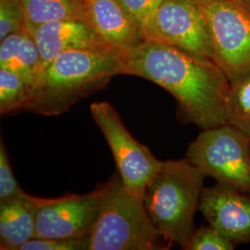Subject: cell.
Here are the masks:
<instances>
[{"label": "cell", "mask_w": 250, "mask_h": 250, "mask_svg": "<svg viewBox=\"0 0 250 250\" xmlns=\"http://www.w3.org/2000/svg\"><path fill=\"white\" fill-rule=\"evenodd\" d=\"M153 40L213 61L208 20L201 6L192 0H164L157 14Z\"/></svg>", "instance_id": "cell-9"}, {"label": "cell", "mask_w": 250, "mask_h": 250, "mask_svg": "<svg viewBox=\"0 0 250 250\" xmlns=\"http://www.w3.org/2000/svg\"><path fill=\"white\" fill-rule=\"evenodd\" d=\"M15 178L5 145L0 143V203L24 195Z\"/></svg>", "instance_id": "cell-21"}, {"label": "cell", "mask_w": 250, "mask_h": 250, "mask_svg": "<svg viewBox=\"0 0 250 250\" xmlns=\"http://www.w3.org/2000/svg\"><path fill=\"white\" fill-rule=\"evenodd\" d=\"M210 30L213 62L230 83L250 77V5L218 0L200 5Z\"/></svg>", "instance_id": "cell-6"}, {"label": "cell", "mask_w": 250, "mask_h": 250, "mask_svg": "<svg viewBox=\"0 0 250 250\" xmlns=\"http://www.w3.org/2000/svg\"><path fill=\"white\" fill-rule=\"evenodd\" d=\"M122 52L79 49L61 54L38 73L21 111L45 116L65 113L124 74Z\"/></svg>", "instance_id": "cell-2"}, {"label": "cell", "mask_w": 250, "mask_h": 250, "mask_svg": "<svg viewBox=\"0 0 250 250\" xmlns=\"http://www.w3.org/2000/svg\"><path fill=\"white\" fill-rule=\"evenodd\" d=\"M192 1L196 2L198 5H206V4L215 2V1H218V0H192Z\"/></svg>", "instance_id": "cell-23"}, {"label": "cell", "mask_w": 250, "mask_h": 250, "mask_svg": "<svg viewBox=\"0 0 250 250\" xmlns=\"http://www.w3.org/2000/svg\"><path fill=\"white\" fill-rule=\"evenodd\" d=\"M104 184L84 195L37 197L35 237L73 239L89 236L99 216Z\"/></svg>", "instance_id": "cell-8"}, {"label": "cell", "mask_w": 250, "mask_h": 250, "mask_svg": "<svg viewBox=\"0 0 250 250\" xmlns=\"http://www.w3.org/2000/svg\"><path fill=\"white\" fill-rule=\"evenodd\" d=\"M236 246L215 227L201 226L195 229L183 250H233Z\"/></svg>", "instance_id": "cell-19"}, {"label": "cell", "mask_w": 250, "mask_h": 250, "mask_svg": "<svg viewBox=\"0 0 250 250\" xmlns=\"http://www.w3.org/2000/svg\"><path fill=\"white\" fill-rule=\"evenodd\" d=\"M21 250H89V236L73 239L34 237Z\"/></svg>", "instance_id": "cell-22"}, {"label": "cell", "mask_w": 250, "mask_h": 250, "mask_svg": "<svg viewBox=\"0 0 250 250\" xmlns=\"http://www.w3.org/2000/svg\"><path fill=\"white\" fill-rule=\"evenodd\" d=\"M187 158L216 183L250 193V139L228 124L202 130Z\"/></svg>", "instance_id": "cell-5"}, {"label": "cell", "mask_w": 250, "mask_h": 250, "mask_svg": "<svg viewBox=\"0 0 250 250\" xmlns=\"http://www.w3.org/2000/svg\"><path fill=\"white\" fill-rule=\"evenodd\" d=\"M86 21L107 45L119 51L145 40L134 19L118 0H84Z\"/></svg>", "instance_id": "cell-12"}, {"label": "cell", "mask_w": 250, "mask_h": 250, "mask_svg": "<svg viewBox=\"0 0 250 250\" xmlns=\"http://www.w3.org/2000/svg\"><path fill=\"white\" fill-rule=\"evenodd\" d=\"M169 246L152 224L143 198L125 188L117 171L104 184L89 250H161Z\"/></svg>", "instance_id": "cell-4"}, {"label": "cell", "mask_w": 250, "mask_h": 250, "mask_svg": "<svg viewBox=\"0 0 250 250\" xmlns=\"http://www.w3.org/2000/svg\"><path fill=\"white\" fill-rule=\"evenodd\" d=\"M134 19L145 40H153L156 18L164 0H118Z\"/></svg>", "instance_id": "cell-18"}, {"label": "cell", "mask_w": 250, "mask_h": 250, "mask_svg": "<svg viewBox=\"0 0 250 250\" xmlns=\"http://www.w3.org/2000/svg\"><path fill=\"white\" fill-rule=\"evenodd\" d=\"M25 27L66 20H86L84 0H20Z\"/></svg>", "instance_id": "cell-15"}, {"label": "cell", "mask_w": 250, "mask_h": 250, "mask_svg": "<svg viewBox=\"0 0 250 250\" xmlns=\"http://www.w3.org/2000/svg\"><path fill=\"white\" fill-rule=\"evenodd\" d=\"M0 68L16 72L30 91L42 63L36 43L26 29L0 41Z\"/></svg>", "instance_id": "cell-14"}, {"label": "cell", "mask_w": 250, "mask_h": 250, "mask_svg": "<svg viewBox=\"0 0 250 250\" xmlns=\"http://www.w3.org/2000/svg\"><path fill=\"white\" fill-rule=\"evenodd\" d=\"M37 197L25 193L0 203V249L21 250L36 236Z\"/></svg>", "instance_id": "cell-13"}, {"label": "cell", "mask_w": 250, "mask_h": 250, "mask_svg": "<svg viewBox=\"0 0 250 250\" xmlns=\"http://www.w3.org/2000/svg\"><path fill=\"white\" fill-rule=\"evenodd\" d=\"M205 174L186 157L163 161L147 186L144 203L152 224L169 245L182 249L195 231L194 216L199 209Z\"/></svg>", "instance_id": "cell-3"}, {"label": "cell", "mask_w": 250, "mask_h": 250, "mask_svg": "<svg viewBox=\"0 0 250 250\" xmlns=\"http://www.w3.org/2000/svg\"><path fill=\"white\" fill-rule=\"evenodd\" d=\"M25 15L20 0H0V41L25 29Z\"/></svg>", "instance_id": "cell-20"}, {"label": "cell", "mask_w": 250, "mask_h": 250, "mask_svg": "<svg viewBox=\"0 0 250 250\" xmlns=\"http://www.w3.org/2000/svg\"><path fill=\"white\" fill-rule=\"evenodd\" d=\"M122 55L124 74L150 81L169 92L183 123L202 130L226 124L231 83L212 60L154 40H144Z\"/></svg>", "instance_id": "cell-1"}, {"label": "cell", "mask_w": 250, "mask_h": 250, "mask_svg": "<svg viewBox=\"0 0 250 250\" xmlns=\"http://www.w3.org/2000/svg\"><path fill=\"white\" fill-rule=\"evenodd\" d=\"M199 210L235 246L250 244V192L216 183L203 189Z\"/></svg>", "instance_id": "cell-10"}, {"label": "cell", "mask_w": 250, "mask_h": 250, "mask_svg": "<svg viewBox=\"0 0 250 250\" xmlns=\"http://www.w3.org/2000/svg\"><path fill=\"white\" fill-rule=\"evenodd\" d=\"M226 124L250 139V77L230 84L226 99Z\"/></svg>", "instance_id": "cell-16"}, {"label": "cell", "mask_w": 250, "mask_h": 250, "mask_svg": "<svg viewBox=\"0 0 250 250\" xmlns=\"http://www.w3.org/2000/svg\"><path fill=\"white\" fill-rule=\"evenodd\" d=\"M245 1H246V2H248V3L250 5V0H245Z\"/></svg>", "instance_id": "cell-24"}, {"label": "cell", "mask_w": 250, "mask_h": 250, "mask_svg": "<svg viewBox=\"0 0 250 250\" xmlns=\"http://www.w3.org/2000/svg\"><path fill=\"white\" fill-rule=\"evenodd\" d=\"M90 110L111 150L117 171L125 188L144 198L146 189L163 161L158 160L147 146L133 137L110 103L94 102Z\"/></svg>", "instance_id": "cell-7"}, {"label": "cell", "mask_w": 250, "mask_h": 250, "mask_svg": "<svg viewBox=\"0 0 250 250\" xmlns=\"http://www.w3.org/2000/svg\"><path fill=\"white\" fill-rule=\"evenodd\" d=\"M29 96L26 83L16 72L0 68V113L6 116L22 110Z\"/></svg>", "instance_id": "cell-17"}, {"label": "cell", "mask_w": 250, "mask_h": 250, "mask_svg": "<svg viewBox=\"0 0 250 250\" xmlns=\"http://www.w3.org/2000/svg\"><path fill=\"white\" fill-rule=\"evenodd\" d=\"M38 47L42 69L66 51L114 50L99 36L86 20H66L26 26Z\"/></svg>", "instance_id": "cell-11"}]
</instances>
